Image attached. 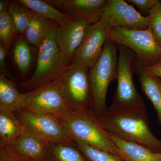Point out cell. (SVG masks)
I'll return each mask as SVG.
<instances>
[{"label": "cell", "mask_w": 161, "mask_h": 161, "mask_svg": "<svg viewBox=\"0 0 161 161\" xmlns=\"http://www.w3.org/2000/svg\"><path fill=\"white\" fill-rule=\"evenodd\" d=\"M98 119L107 132L123 140L148 147L155 153H161V141L150 130L146 105L125 109L108 108Z\"/></svg>", "instance_id": "6da1fadb"}, {"label": "cell", "mask_w": 161, "mask_h": 161, "mask_svg": "<svg viewBox=\"0 0 161 161\" xmlns=\"http://www.w3.org/2000/svg\"><path fill=\"white\" fill-rule=\"evenodd\" d=\"M58 119L74 141H80L120 157V150L110 138L92 109L70 112Z\"/></svg>", "instance_id": "7a4b0ae2"}, {"label": "cell", "mask_w": 161, "mask_h": 161, "mask_svg": "<svg viewBox=\"0 0 161 161\" xmlns=\"http://www.w3.org/2000/svg\"><path fill=\"white\" fill-rule=\"evenodd\" d=\"M118 50V45L108 39L104 45L100 57L90 69L93 110L98 118L108 110V88L110 83L117 78Z\"/></svg>", "instance_id": "3957f363"}, {"label": "cell", "mask_w": 161, "mask_h": 161, "mask_svg": "<svg viewBox=\"0 0 161 161\" xmlns=\"http://www.w3.org/2000/svg\"><path fill=\"white\" fill-rule=\"evenodd\" d=\"M57 24L53 23L37 47L36 70L30 79L19 81L23 89L28 92L58 78L64 67L56 40Z\"/></svg>", "instance_id": "277c9868"}, {"label": "cell", "mask_w": 161, "mask_h": 161, "mask_svg": "<svg viewBox=\"0 0 161 161\" xmlns=\"http://www.w3.org/2000/svg\"><path fill=\"white\" fill-rule=\"evenodd\" d=\"M20 111L52 115L58 118L72 112L64 95L60 76L35 89L22 93Z\"/></svg>", "instance_id": "5b68a950"}, {"label": "cell", "mask_w": 161, "mask_h": 161, "mask_svg": "<svg viewBox=\"0 0 161 161\" xmlns=\"http://www.w3.org/2000/svg\"><path fill=\"white\" fill-rule=\"evenodd\" d=\"M117 45V86L109 108L125 109L145 105V102L137 92L133 82V75L135 74L136 62L135 54L126 47Z\"/></svg>", "instance_id": "8992f818"}, {"label": "cell", "mask_w": 161, "mask_h": 161, "mask_svg": "<svg viewBox=\"0 0 161 161\" xmlns=\"http://www.w3.org/2000/svg\"><path fill=\"white\" fill-rule=\"evenodd\" d=\"M109 39L132 51L144 67H150L161 61V47L150 27L144 30L112 27Z\"/></svg>", "instance_id": "52a82bcc"}, {"label": "cell", "mask_w": 161, "mask_h": 161, "mask_svg": "<svg viewBox=\"0 0 161 161\" xmlns=\"http://www.w3.org/2000/svg\"><path fill=\"white\" fill-rule=\"evenodd\" d=\"M64 95L72 112L93 109L90 69L71 64L60 75Z\"/></svg>", "instance_id": "ba28073f"}, {"label": "cell", "mask_w": 161, "mask_h": 161, "mask_svg": "<svg viewBox=\"0 0 161 161\" xmlns=\"http://www.w3.org/2000/svg\"><path fill=\"white\" fill-rule=\"evenodd\" d=\"M24 132L47 142L61 143L76 146V143L60 124L59 119L46 114H37L23 111L15 112Z\"/></svg>", "instance_id": "9c48e42d"}, {"label": "cell", "mask_w": 161, "mask_h": 161, "mask_svg": "<svg viewBox=\"0 0 161 161\" xmlns=\"http://www.w3.org/2000/svg\"><path fill=\"white\" fill-rule=\"evenodd\" d=\"M111 29L99 20L88 26L71 64L90 69L92 67L102 53L104 45L109 38Z\"/></svg>", "instance_id": "30bf717a"}, {"label": "cell", "mask_w": 161, "mask_h": 161, "mask_svg": "<svg viewBox=\"0 0 161 161\" xmlns=\"http://www.w3.org/2000/svg\"><path fill=\"white\" fill-rule=\"evenodd\" d=\"M99 21L111 28L144 30L150 27L149 16L142 15L123 0H108Z\"/></svg>", "instance_id": "8fae6325"}, {"label": "cell", "mask_w": 161, "mask_h": 161, "mask_svg": "<svg viewBox=\"0 0 161 161\" xmlns=\"http://www.w3.org/2000/svg\"><path fill=\"white\" fill-rule=\"evenodd\" d=\"M89 25L84 20L75 18L61 25L57 24L56 40L64 66L71 64Z\"/></svg>", "instance_id": "7c38bea8"}, {"label": "cell", "mask_w": 161, "mask_h": 161, "mask_svg": "<svg viewBox=\"0 0 161 161\" xmlns=\"http://www.w3.org/2000/svg\"><path fill=\"white\" fill-rule=\"evenodd\" d=\"M47 3L62 9L70 16L84 20L89 25L100 19L108 0H49Z\"/></svg>", "instance_id": "4fadbf2b"}, {"label": "cell", "mask_w": 161, "mask_h": 161, "mask_svg": "<svg viewBox=\"0 0 161 161\" xmlns=\"http://www.w3.org/2000/svg\"><path fill=\"white\" fill-rule=\"evenodd\" d=\"M135 74L141 90L153 105L161 126V77L150 74L137 60Z\"/></svg>", "instance_id": "5bb4252c"}, {"label": "cell", "mask_w": 161, "mask_h": 161, "mask_svg": "<svg viewBox=\"0 0 161 161\" xmlns=\"http://www.w3.org/2000/svg\"><path fill=\"white\" fill-rule=\"evenodd\" d=\"M23 132L22 124L15 112L0 107V149H12Z\"/></svg>", "instance_id": "9a60e30c"}, {"label": "cell", "mask_w": 161, "mask_h": 161, "mask_svg": "<svg viewBox=\"0 0 161 161\" xmlns=\"http://www.w3.org/2000/svg\"><path fill=\"white\" fill-rule=\"evenodd\" d=\"M48 143L23 132L14 143L12 150L15 152L34 161H45Z\"/></svg>", "instance_id": "2e32d148"}, {"label": "cell", "mask_w": 161, "mask_h": 161, "mask_svg": "<svg viewBox=\"0 0 161 161\" xmlns=\"http://www.w3.org/2000/svg\"><path fill=\"white\" fill-rule=\"evenodd\" d=\"M109 136L120 152L121 158L125 161H160L152 150L142 145L123 140L110 132Z\"/></svg>", "instance_id": "e0dca14e"}, {"label": "cell", "mask_w": 161, "mask_h": 161, "mask_svg": "<svg viewBox=\"0 0 161 161\" xmlns=\"http://www.w3.org/2000/svg\"><path fill=\"white\" fill-rule=\"evenodd\" d=\"M12 53L14 61L20 74L27 75L33 61V51L32 46L24 35H19L16 38Z\"/></svg>", "instance_id": "ac0fdd59"}, {"label": "cell", "mask_w": 161, "mask_h": 161, "mask_svg": "<svg viewBox=\"0 0 161 161\" xmlns=\"http://www.w3.org/2000/svg\"><path fill=\"white\" fill-rule=\"evenodd\" d=\"M21 103L22 93L18 91L17 85L0 74V107L15 112L20 111Z\"/></svg>", "instance_id": "d6986e66"}, {"label": "cell", "mask_w": 161, "mask_h": 161, "mask_svg": "<svg viewBox=\"0 0 161 161\" xmlns=\"http://www.w3.org/2000/svg\"><path fill=\"white\" fill-rule=\"evenodd\" d=\"M45 161H87L75 146L61 143H49Z\"/></svg>", "instance_id": "ffe728a7"}, {"label": "cell", "mask_w": 161, "mask_h": 161, "mask_svg": "<svg viewBox=\"0 0 161 161\" xmlns=\"http://www.w3.org/2000/svg\"><path fill=\"white\" fill-rule=\"evenodd\" d=\"M26 7L41 16L51 20L58 25H61L74 18L56 9L46 1L19 0Z\"/></svg>", "instance_id": "44dd1931"}, {"label": "cell", "mask_w": 161, "mask_h": 161, "mask_svg": "<svg viewBox=\"0 0 161 161\" xmlns=\"http://www.w3.org/2000/svg\"><path fill=\"white\" fill-rule=\"evenodd\" d=\"M53 23L34 12L31 21L25 31L24 36L32 46L38 47Z\"/></svg>", "instance_id": "7402d4cb"}, {"label": "cell", "mask_w": 161, "mask_h": 161, "mask_svg": "<svg viewBox=\"0 0 161 161\" xmlns=\"http://www.w3.org/2000/svg\"><path fill=\"white\" fill-rule=\"evenodd\" d=\"M14 23L16 33L24 35L33 15V11L18 1H11L8 9Z\"/></svg>", "instance_id": "603a6c76"}, {"label": "cell", "mask_w": 161, "mask_h": 161, "mask_svg": "<svg viewBox=\"0 0 161 161\" xmlns=\"http://www.w3.org/2000/svg\"><path fill=\"white\" fill-rule=\"evenodd\" d=\"M76 147L82 153L87 161H125L118 156L99 150L79 141H75Z\"/></svg>", "instance_id": "cb8c5ba5"}, {"label": "cell", "mask_w": 161, "mask_h": 161, "mask_svg": "<svg viewBox=\"0 0 161 161\" xmlns=\"http://www.w3.org/2000/svg\"><path fill=\"white\" fill-rule=\"evenodd\" d=\"M16 33L13 20L8 11L0 12V44L8 51Z\"/></svg>", "instance_id": "d4e9b609"}, {"label": "cell", "mask_w": 161, "mask_h": 161, "mask_svg": "<svg viewBox=\"0 0 161 161\" xmlns=\"http://www.w3.org/2000/svg\"><path fill=\"white\" fill-rule=\"evenodd\" d=\"M148 16L150 27L155 40L161 47V1L157 0Z\"/></svg>", "instance_id": "484cf974"}, {"label": "cell", "mask_w": 161, "mask_h": 161, "mask_svg": "<svg viewBox=\"0 0 161 161\" xmlns=\"http://www.w3.org/2000/svg\"><path fill=\"white\" fill-rule=\"evenodd\" d=\"M0 161H34L15 152L12 149H0Z\"/></svg>", "instance_id": "4316f807"}, {"label": "cell", "mask_w": 161, "mask_h": 161, "mask_svg": "<svg viewBox=\"0 0 161 161\" xmlns=\"http://www.w3.org/2000/svg\"><path fill=\"white\" fill-rule=\"evenodd\" d=\"M126 2L132 3L142 12L149 14L157 0H128Z\"/></svg>", "instance_id": "83f0119b"}, {"label": "cell", "mask_w": 161, "mask_h": 161, "mask_svg": "<svg viewBox=\"0 0 161 161\" xmlns=\"http://www.w3.org/2000/svg\"><path fill=\"white\" fill-rule=\"evenodd\" d=\"M7 51L2 44H0V71L1 74L6 76L14 82V76L7 69L6 63V58Z\"/></svg>", "instance_id": "f1b7e54d"}, {"label": "cell", "mask_w": 161, "mask_h": 161, "mask_svg": "<svg viewBox=\"0 0 161 161\" xmlns=\"http://www.w3.org/2000/svg\"><path fill=\"white\" fill-rule=\"evenodd\" d=\"M145 68L151 75L161 77V61L153 66Z\"/></svg>", "instance_id": "f546056e"}, {"label": "cell", "mask_w": 161, "mask_h": 161, "mask_svg": "<svg viewBox=\"0 0 161 161\" xmlns=\"http://www.w3.org/2000/svg\"><path fill=\"white\" fill-rule=\"evenodd\" d=\"M11 1L1 0L0 1V12L8 11L9 5Z\"/></svg>", "instance_id": "4dcf8cb0"}, {"label": "cell", "mask_w": 161, "mask_h": 161, "mask_svg": "<svg viewBox=\"0 0 161 161\" xmlns=\"http://www.w3.org/2000/svg\"><path fill=\"white\" fill-rule=\"evenodd\" d=\"M154 155L159 160L161 161V153H154Z\"/></svg>", "instance_id": "1f68e13d"}]
</instances>
